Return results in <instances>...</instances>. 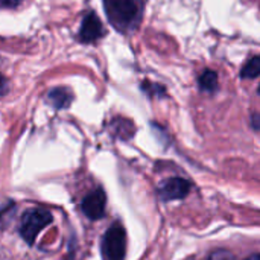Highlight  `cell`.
<instances>
[{"label": "cell", "mask_w": 260, "mask_h": 260, "mask_svg": "<svg viewBox=\"0 0 260 260\" xmlns=\"http://www.w3.org/2000/svg\"><path fill=\"white\" fill-rule=\"evenodd\" d=\"M105 14L110 23L120 32H131L134 30L143 12L142 0H104Z\"/></svg>", "instance_id": "cell-1"}, {"label": "cell", "mask_w": 260, "mask_h": 260, "mask_svg": "<svg viewBox=\"0 0 260 260\" xmlns=\"http://www.w3.org/2000/svg\"><path fill=\"white\" fill-rule=\"evenodd\" d=\"M52 222V215L44 209H32L27 210L21 218L20 235L26 244L32 245L38 236V233L46 229Z\"/></svg>", "instance_id": "cell-2"}, {"label": "cell", "mask_w": 260, "mask_h": 260, "mask_svg": "<svg viewBox=\"0 0 260 260\" xmlns=\"http://www.w3.org/2000/svg\"><path fill=\"white\" fill-rule=\"evenodd\" d=\"M104 260H123L126 253V236L120 225H113L107 230L101 242Z\"/></svg>", "instance_id": "cell-3"}, {"label": "cell", "mask_w": 260, "mask_h": 260, "mask_svg": "<svg viewBox=\"0 0 260 260\" xmlns=\"http://www.w3.org/2000/svg\"><path fill=\"white\" fill-rule=\"evenodd\" d=\"M190 192V183L183 178H169L160 184V197L165 201L172 200H183Z\"/></svg>", "instance_id": "cell-4"}, {"label": "cell", "mask_w": 260, "mask_h": 260, "mask_svg": "<svg viewBox=\"0 0 260 260\" xmlns=\"http://www.w3.org/2000/svg\"><path fill=\"white\" fill-rule=\"evenodd\" d=\"M105 203H107V200H105L104 190L98 189V190L91 192L90 195H87L84 198V201H82V212L90 219H99V218L104 216Z\"/></svg>", "instance_id": "cell-5"}, {"label": "cell", "mask_w": 260, "mask_h": 260, "mask_svg": "<svg viewBox=\"0 0 260 260\" xmlns=\"http://www.w3.org/2000/svg\"><path fill=\"white\" fill-rule=\"evenodd\" d=\"M102 35V24L99 17L94 12H88L81 24V30H79V40L82 43H91L96 41L99 37Z\"/></svg>", "instance_id": "cell-6"}, {"label": "cell", "mask_w": 260, "mask_h": 260, "mask_svg": "<svg viewBox=\"0 0 260 260\" xmlns=\"http://www.w3.org/2000/svg\"><path fill=\"white\" fill-rule=\"evenodd\" d=\"M73 96L70 93L69 88H64V87H58V88H53L49 91V101L52 102V105L58 110H64L70 105Z\"/></svg>", "instance_id": "cell-7"}, {"label": "cell", "mask_w": 260, "mask_h": 260, "mask_svg": "<svg viewBox=\"0 0 260 260\" xmlns=\"http://www.w3.org/2000/svg\"><path fill=\"white\" fill-rule=\"evenodd\" d=\"M200 87L203 91H215L218 87V75L213 70H204V73L200 76Z\"/></svg>", "instance_id": "cell-8"}, {"label": "cell", "mask_w": 260, "mask_h": 260, "mask_svg": "<svg viewBox=\"0 0 260 260\" xmlns=\"http://www.w3.org/2000/svg\"><path fill=\"white\" fill-rule=\"evenodd\" d=\"M260 73V56H253L247 64H245V67L242 69V72H241V76L242 78H248V79H254V78H257Z\"/></svg>", "instance_id": "cell-9"}, {"label": "cell", "mask_w": 260, "mask_h": 260, "mask_svg": "<svg viewBox=\"0 0 260 260\" xmlns=\"http://www.w3.org/2000/svg\"><path fill=\"white\" fill-rule=\"evenodd\" d=\"M209 260H235L233 254L230 251H225V250H219V251H215L210 254Z\"/></svg>", "instance_id": "cell-10"}, {"label": "cell", "mask_w": 260, "mask_h": 260, "mask_svg": "<svg viewBox=\"0 0 260 260\" xmlns=\"http://www.w3.org/2000/svg\"><path fill=\"white\" fill-rule=\"evenodd\" d=\"M143 88H145L149 94H154L155 91H158L160 94L165 93V88H163V87H160V85H157V84H152V82H151V84H149V82H145V84H143Z\"/></svg>", "instance_id": "cell-11"}, {"label": "cell", "mask_w": 260, "mask_h": 260, "mask_svg": "<svg viewBox=\"0 0 260 260\" xmlns=\"http://www.w3.org/2000/svg\"><path fill=\"white\" fill-rule=\"evenodd\" d=\"M21 3V0H0V8H15Z\"/></svg>", "instance_id": "cell-12"}, {"label": "cell", "mask_w": 260, "mask_h": 260, "mask_svg": "<svg viewBox=\"0 0 260 260\" xmlns=\"http://www.w3.org/2000/svg\"><path fill=\"white\" fill-rule=\"evenodd\" d=\"M6 79L0 75V94H5L6 93Z\"/></svg>", "instance_id": "cell-13"}, {"label": "cell", "mask_w": 260, "mask_h": 260, "mask_svg": "<svg viewBox=\"0 0 260 260\" xmlns=\"http://www.w3.org/2000/svg\"><path fill=\"white\" fill-rule=\"evenodd\" d=\"M259 114H257V113H254V114H253V128H254V129H256V131H257V129H259Z\"/></svg>", "instance_id": "cell-14"}, {"label": "cell", "mask_w": 260, "mask_h": 260, "mask_svg": "<svg viewBox=\"0 0 260 260\" xmlns=\"http://www.w3.org/2000/svg\"><path fill=\"white\" fill-rule=\"evenodd\" d=\"M244 260H260L259 254H253V256H250L248 259H244Z\"/></svg>", "instance_id": "cell-15"}]
</instances>
